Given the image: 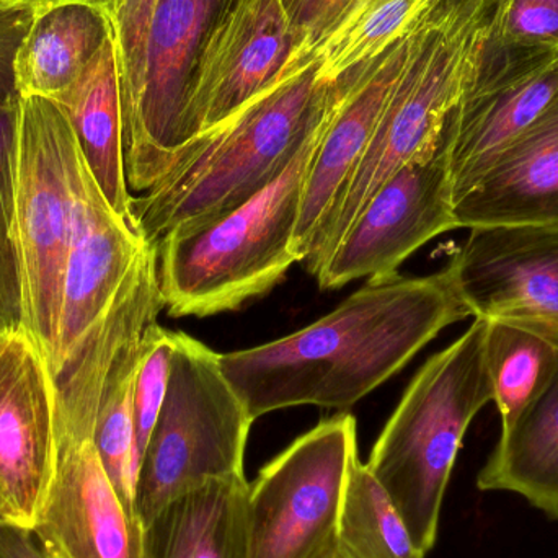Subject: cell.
<instances>
[{
  "label": "cell",
  "mask_w": 558,
  "mask_h": 558,
  "mask_svg": "<svg viewBox=\"0 0 558 558\" xmlns=\"http://www.w3.org/2000/svg\"><path fill=\"white\" fill-rule=\"evenodd\" d=\"M445 0H373L317 51V82L331 84L416 32Z\"/></svg>",
  "instance_id": "obj_26"
},
{
  "label": "cell",
  "mask_w": 558,
  "mask_h": 558,
  "mask_svg": "<svg viewBox=\"0 0 558 558\" xmlns=\"http://www.w3.org/2000/svg\"><path fill=\"white\" fill-rule=\"evenodd\" d=\"M291 23L295 48L291 61H317V51L341 26L373 0H281Z\"/></svg>",
  "instance_id": "obj_31"
},
{
  "label": "cell",
  "mask_w": 558,
  "mask_h": 558,
  "mask_svg": "<svg viewBox=\"0 0 558 558\" xmlns=\"http://www.w3.org/2000/svg\"><path fill=\"white\" fill-rule=\"evenodd\" d=\"M162 308L157 252L147 244L107 314L51 377L56 448L94 441L98 410L114 363L144 337Z\"/></svg>",
  "instance_id": "obj_18"
},
{
  "label": "cell",
  "mask_w": 558,
  "mask_h": 558,
  "mask_svg": "<svg viewBox=\"0 0 558 558\" xmlns=\"http://www.w3.org/2000/svg\"><path fill=\"white\" fill-rule=\"evenodd\" d=\"M317 61L286 62L278 77L229 120L193 140L175 166L133 198L146 244L198 231L267 189L288 167L320 111Z\"/></svg>",
  "instance_id": "obj_2"
},
{
  "label": "cell",
  "mask_w": 558,
  "mask_h": 558,
  "mask_svg": "<svg viewBox=\"0 0 558 558\" xmlns=\"http://www.w3.org/2000/svg\"><path fill=\"white\" fill-rule=\"evenodd\" d=\"M74 198V225L51 377L107 314L147 247L140 231L110 208L84 156L75 179Z\"/></svg>",
  "instance_id": "obj_16"
},
{
  "label": "cell",
  "mask_w": 558,
  "mask_h": 558,
  "mask_svg": "<svg viewBox=\"0 0 558 558\" xmlns=\"http://www.w3.org/2000/svg\"><path fill=\"white\" fill-rule=\"evenodd\" d=\"M294 48L281 0H226L193 68L183 111L186 146L262 94Z\"/></svg>",
  "instance_id": "obj_12"
},
{
  "label": "cell",
  "mask_w": 558,
  "mask_h": 558,
  "mask_svg": "<svg viewBox=\"0 0 558 558\" xmlns=\"http://www.w3.org/2000/svg\"><path fill=\"white\" fill-rule=\"evenodd\" d=\"M33 531L49 558H143V524L114 490L94 441L58 446Z\"/></svg>",
  "instance_id": "obj_17"
},
{
  "label": "cell",
  "mask_w": 558,
  "mask_h": 558,
  "mask_svg": "<svg viewBox=\"0 0 558 558\" xmlns=\"http://www.w3.org/2000/svg\"><path fill=\"white\" fill-rule=\"evenodd\" d=\"M468 317L445 271L373 278L314 324L219 363L254 420L301 405L347 410Z\"/></svg>",
  "instance_id": "obj_1"
},
{
  "label": "cell",
  "mask_w": 558,
  "mask_h": 558,
  "mask_svg": "<svg viewBox=\"0 0 558 558\" xmlns=\"http://www.w3.org/2000/svg\"><path fill=\"white\" fill-rule=\"evenodd\" d=\"M356 420L338 413L299 436L248 484V558H322L338 546V520Z\"/></svg>",
  "instance_id": "obj_9"
},
{
  "label": "cell",
  "mask_w": 558,
  "mask_h": 558,
  "mask_svg": "<svg viewBox=\"0 0 558 558\" xmlns=\"http://www.w3.org/2000/svg\"><path fill=\"white\" fill-rule=\"evenodd\" d=\"M418 32V29H416ZM415 32V33H416ZM415 33L331 82V104L308 167L291 251L298 264L363 157L412 54Z\"/></svg>",
  "instance_id": "obj_15"
},
{
  "label": "cell",
  "mask_w": 558,
  "mask_h": 558,
  "mask_svg": "<svg viewBox=\"0 0 558 558\" xmlns=\"http://www.w3.org/2000/svg\"><path fill=\"white\" fill-rule=\"evenodd\" d=\"M166 400L137 468L134 510L146 524L167 505L213 482L245 477L255 420L219 363V353L172 331Z\"/></svg>",
  "instance_id": "obj_7"
},
{
  "label": "cell",
  "mask_w": 558,
  "mask_h": 558,
  "mask_svg": "<svg viewBox=\"0 0 558 558\" xmlns=\"http://www.w3.org/2000/svg\"><path fill=\"white\" fill-rule=\"evenodd\" d=\"M322 558H351L348 556L347 553H344L343 549H341L340 546H335L333 549L330 550V553L327 554V556Z\"/></svg>",
  "instance_id": "obj_35"
},
{
  "label": "cell",
  "mask_w": 558,
  "mask_h": 558,
  "mask_svg": "<svg viewBox=\"0 0 558 558\" xmlns=\"http://www.w3.org/2000/svg\"><path fill=\"white\" fill-rule=\"evenodd\" d=\"M557 94L558 51L485 49L477 78L446 124L454 203L539 120Z\"/></svg>",
  "instance_id": "obj_13"
},
{
  "label": "cell",
  "mask_w": 558,
  "mask_h": 558,
  "mask_svg": "<svg viewBox=\"0 0 558 558\" xmlns=\"http://www.w3.org/2000/svg\"><path fill=\"white\" fill-rule=\"evenodd\" d=\"M482 492H510L558 521V367L507 428L477 475Z\"/></svg>",
  "instance_id": "obj_22"
},
{
  "label": "cell",
  "mask_w": 558,
  "mask_h": 558,
  "mask_svg": "<svg viewBox=\"0 0 558 558\" xmlns=\"http://www.w3.org/2000/svg\"><path fill=\"white\" fill-rule=\"evenodd\" d=\"M226 0H120L110 20L124 170L147 192L185 149L183 111L199 49Z\"/></svg>",
  "instance_id": "obj_6"
},
{
  "label": "cell",
  "mask_w": 558,
  "mask_h": 558,
  "mask_svg": "<svg viewBox=\"0 0 558 558\" xmlns=\"http://www.w3.org/2000/svg\"><path fill=\"white\" fill-rule=\"evenodd\" d=\"M108 33L110 20L88 7H58L35 16L13 59L19 97L58 101L87 68Z\"/></svg>",
  "instance_id": "obj_23"
},
{
  "label": "cell",
  "mask_w": 558,
  "mask_h": 558,
  "mask_svg": "<svg viewBox=\"0 0 558 558\" xmlns=\"http://www.w3.org/2000/svg\"><path fill=\"white\" fill-rule=\"evenodd\" d=\"M458 228L558 225V94L539 120L454 203Z\"/></svg>",
  "instance_id": "obj_19"
},
{
  "label": "cell",
  "mask_w": 558,
  "mask_h": 558,
  "mask_svg": "<svg viewBox=\"0 0 558 558\" xmlns=\"http://www.w3.org/2000/svg\"><path fill=\"white\" fill-rule=\"evenodd\" d=\"M172 354V331L154 322L144 333L140 364H137L136 379H134L137 468L166 400Z\"/></svg>",
  "instance_id": "obj_29"
},
{
  "label": "cell",
  "mask_w": 558,
  "mask_h": 558,
  "mask_svg": "<svg viewBox=\"0 0 558 558\" xmlns=\"http://www.w3.org/2000/svg\"><path fill=\"white\" fill-rule=\"evenodd\" d=\"M452 229L459 228L445 128L436 146L371 196L315 278L322 289H338L356 279L393 277L410 255Z\"/></svg>",
  "instance_id": "obj_10"
},
{
  "label": "cell",
  "mask_w": 558,
  "mask_h": 558,
  "mask_svg": "<svg viewBox=\"0 0 558 558\" xmlns=\"http://www.w3.org/2000/svg\"><path fill=\"white\" fill-rule=\"evenodd\" d=\"M143 338L124 350L114 363L105 387L94 432V445L101 465L124 507L133 514H136L134 492L137 477L134 379Z\"/></svg>",
  "instance_id": "obj_27"
},
{
  "label": "cell",
  "mask_w": 558,
  "mask_h": 558,
  "mask_svg": "<svg viewBox=\"0 0 558 558\" xmlns=\"http://www.w3.org/2000/svg\"><path fill=\"white\" fill-rule=\"evenodd\" d=\"M54 386L28 335L0 330V520L33 527L56 469Z\"/></svg>",
  "instance_id": "obj_14"
},
{
  "label": "cell",
  "mask_w": 558,
  "mask_h": 558,
  "mask_svg": "<svg viewBox=\"0 0 558 558\" xmlns=\"http://www.w3.org/2000/svg\"><path fill=\"white\" fill-rule=\"evenodd\" d=\"M331 104L320 111L288 167L241 208L198 231L166 239L157 252L163 304L172 317L238 311L268 294L298 264L291 251L308 167Z\"/></svg>",
  "instance_id": "obj_4"
},
{
  "label": "cell",
  "mask_w": 558,
  "mask_h": 558,
  "mask_svg": "<svg viewBox=\"0 0 558 558\" xmlns=\"http://www.w3.org/2000/svg\"><path fill=\"white\" fill-rule=\"evenodd\" d=\"M0 558H49L33 527L0 520Z\"/></svg>",
  "instance_id": "obj_33"
},
{
  "label": "cell",
  "mask_w": 558,
  "mask_h": 558,
  "mask_svg": "<svg viewBox=\"0 0 558 558\" xmlns=\"http://www.w3.org/2000/svg\"><path fill=\"white\" fill-rule=\"evenodd\" d=\"M338 546L351 558H425L402 514L360 456L351 464L338 520Z\"/></svg>",
  "instance_id": "obj_25"
},
{
  "label": "cell",
  "mask_w": 558,
  "mask_h": 558,
  "mask_svg": "<svg viewBox=\"0 0 558 558\" xmlns=\"http://www.w3.org/2000/svg\"><path fill=\"white\" fill-rule=\"evenodd\" d=\"M485 320L433 354L413 377L366 465L428 554L438 539L442 501L465 433L494 400L485 361Z\"/></svg>",
  "instance_id": "obj_5"
},
{
  "label": "cell",
  "mask_w": 558,
  "mask_h": 558,
  "mask_svg": "<svg viewBox=\"0 0 558 558\" xmlns=\"http://www.w3.org/2000/svg\"><path fill=\"white\" fill-rule=\"evenodd\" d=\"M469 231L442 270L469 317L523 325L558 344V225Z\"/></svg>",
  "instance_id": "obj_11"
},
{
  "label": "cell",
  "mask_w": 558,
  "mask_h": 558,
  "mask_svg": "<svg viewBox=\"0 0 558 558\" xmlns=\"http://www.w3.org/2000/svg\"><path fill=\"white\" fill-rule=\"evenodd\" d=\"M120 0H0V9L25 12L38 16L58 7L82 5L88 9L98 10L105 16L113 15Z\"/></svg>",
  "instance_id": "obj_34"
},
{
  "label": "cell",
  "mask_w": 558,
  "mask_h": 558,
  "mask_svg": "<svg viewBox=\"0 0 558 558\" xmlns=\"http://www.w3.org/2000/svg\"><path fill=\"white\" fill-rule=\"evenodd\" d=\"M490 51H558V0H504Z\"/></svg>",
  "instance_id": "obj_30"
},
{
  "label": "cell",
  "mask_w": 558,
  "mask_h": 558,
  "mask_svg": "<svg viewBox=\"0 0 558 558\" xmlns=\"http://www.w3.org/2000/svg\"><path fill=\"white\" fill-rule=\"evenodd\" d=\"M247 478L213 482L143 526V558H248Z\"/></svg>",
  "instance_id": "obj_21"
},
{
  "label": "cell",
  "mask_w": 558,
  "mask_h": 558,
  "mask_svg": "<svg viewBox=\"0 0 558 558\" xmlns=\"http://www.w3.org/2000/svg\"><path fill=\"white\" fill-rule=\"evenodd\" d=\"M35 16L0 9V97L15 95L13 59ZM19 95V94H16Z\"/></svg>",
  "instance_id": "obj_32"
},
{
  "label": "cell",
  "mask_w": 558,
  "mask_h": 558,
  "mask_svg": "<svg viewBox=\"0 0 558 558\" xmlns=\"http://www.w3.org/2000/svg\"><path fill=\"white\" fill-rule=\"evenodd\" d=\"M19 95L0 97V330L22 328V279L15 241Z\"/></svg>",
  "instance_id": "obj_28"
},
{
  "label": "cell",
  "mask_w": 558,
  "mask_h": 558,
  "mask_svg": "<svg viewBox=\"0 0 558 558\" xmlns=\"http://www.w3.org/2000/svg\"><path fill=\"white\" fill-rule=\"evenodd\" d=\"M504 0H445L415 33L409 64L376 131L315 232L301 264L317 277L371 196L410 160L439 143L484 62Z\"/></svg>",
  "instance_id": "obj_3"
},
{
  "label": "cell",
  "mask_w": 558,
  "mask_h": 558,
  "mask_svg": "<svg viewBox=\"0 0 558 558\" xmlns=\"http://www.w3.org/2000/svg\"><path fill=\"white\" fill-rule=\"evenodd\" d=\"M485 361L501 429L510 426L558 367V344L539 331L505 320H485Z\"/></svg>",
  "instance_id": "obj_24"
},
{
  "label": "cell",
  "mask_w": 558,
  "mask_h": 558,
  "mask_svg": "<svg viewBox=\"0 0 558 558\" xmlns=\"http://www.w3.org/2000/svg\"><path fill=\"white\" fill-rule=\"evenodd\" d=\"M82 150L54 100L25 97L16 124L15 241L22 279V330L54 363L65 264L74 225Z\"/></svg>",
  "instance_id": "obj_8"
},
{
  "label": "cell",
  "mask_w": 558,
  "mask_h": 558,
  "mask_svg": "<svg viewBox=\"0 0 558 558\" xmlns=\"http://www.w3.org/2000/svg\"><path fill=\"white\" fill-rule=\"evenodd\" d=\"M56 104L68 113L101 195L120 218L134 226V196L124 170L120 81L111 28L87 68Z\"/></svg>",
  "instance_id": "obj_20"
}]
</instances>
